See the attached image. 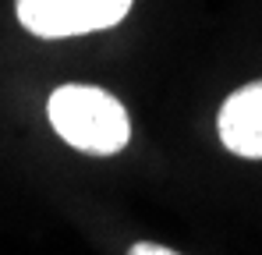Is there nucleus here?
I'll return each mask as SVG.
<instances>
[{"label":"nucleus","instance_id":"nucleus-1","mask_svg":"<svg viewBox=\"0 0 262 255\" xmlns=\"http://www.w3.org/2000/svg\"><path fill=\"white\" fill-rule=\"evenodd\" d=\"M53 131L89 156H114L128 145L131 124L117 96L96 85H60L46 103Z\"/></svg>","mask_w":262,"mask_h":255},{"label":"nucleus","instance_id":"nucleus-2","mask_svg":"<svg viewBox=\"0 0 262 255\" xmlns=\"http://www.w3.org/2000/svg\"><path fill=\"white\" fill-rule=\"evenodd\" d=\"M14 11L32 36L64 39L117 25L131 11V0H18Z\"/></svg>","mask_w":262,"mask_h":255},{"label":"nucleus","instance_id":"nucleus-3","mask_svg":"<svg viewBox=\"0 0 262 255\" xmlns=\"http://www.w3.org/2000/svg\"><path fill=\"white\" fill-rule=\"evenodd\" d=\"M220 142L245 160H262V82L241 85L227 96L216 117Z\"/></svg>","mask_w":262,"mask_h":255},{"label":"nucleus","instance_id":"nucleus-4","mask_svg":"<svg viewBox=\"0 0 262 255\" xmlns=\"http://www.w3.org/2000/svg\"><path fill=\"white\" fill-rule=\"evenodd\" d=\"M128 255H181V252L167 248V245H156V241H135L128 248Z\"/></svg>","mask_w":262,"mask_h":255}]
</instances>
